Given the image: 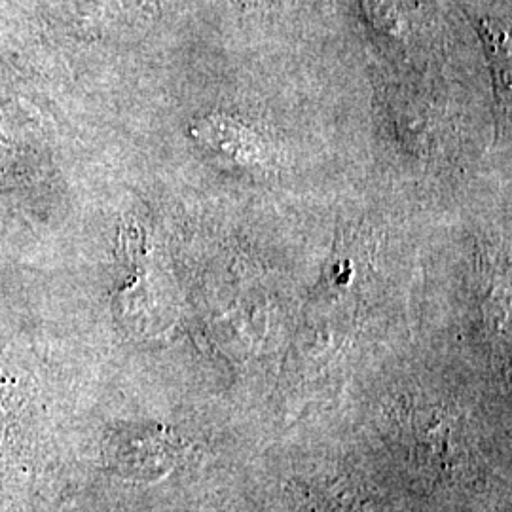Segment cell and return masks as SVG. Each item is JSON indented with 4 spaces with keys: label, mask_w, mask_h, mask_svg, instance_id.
Returning a JSON list of instances; mask_svg holds the SVG:
<instances>
[{
    "label": "cell",
    "mask_w": 512,
    "mask_h": 512,
    "mask_svg": "<svg viewBox=\"0 0 512 512\" xmlns=\"http://www.w3.org/2000/svg\"><path fill=\"white\" fill-rule=\"evenodd\" d=\"M116 463L124 467V473L133 476L158 478L164 476L173 465V442L156 433L135 429L118 437L116 452H112Z\"/></svg>",
    "instance_id": "6da1fadb"
},
{
    "label": "cell",
    "mask_w": 512,
    "mask_h": 512,
    "mask_svg": "<svg viewBox=\"0 0 512 512\" xmlns=\"http://www.w3.org/2000/svg\"><path fill=\"white\" fill-rule=\"evenodd\" d=\"M275 512H355L348 497L319 490L302 488L285 495Z\"/></svg>",
    "instance_id": "7a4b0ae2"
}]
</instances>
